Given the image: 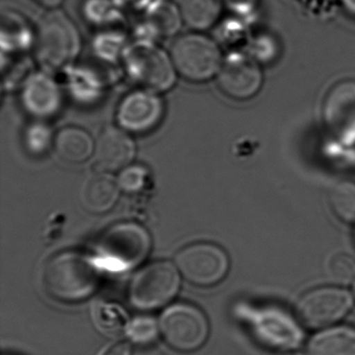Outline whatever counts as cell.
<instances>
[{
	"instance_id": "1",
	"label": "cell",
	"mask_w": 355,
	"mask_h": 355,
	"mask_svg": "<svg viewBox=\"0 0 355 355\" xmlns=\"http://www.w3.org/2000/svg\"><path fill=\"white\" fill-rule=\"evenodd\" d=\"M99 273L92 259L78 251L57 253L45 263L43 286L47 294L63 303L87 300L96 292Z\"/></svg>"
},
{
	"instance_id": "2",
	"label": "cell",
	"mask_w": 355,
	"mask_h": 355,
	"mask_svg": "<svg viewBox=\"0 0 355 355\" xmlns=\"http://www.w3.org/2000/svg\"><path fill=\"white\" fill-rule=\"evenodd\" d=\"M150 249V234L136 222H120L111 226L96 246L101 263L115 271L136 268L145 261Z\"/></svg>"
},
{
	"instance_id": "3",
	"label": "cell",
	"mask_w": 355,
	"mask_h": 355,
	"mask_svg": "<svg viewBox=\"0 0 355 355\" xmlns=\"http://www.w3.org/2000/svg\"><path fill=\"white\" fill-rule=\"evenodd\" d=\"M80 49L76 24L61 11L46 14L37 33V59L47 69H60L71 63Z\"/></svg>"
},
{
	"instance_id": "4",
	"label": "cell",
	"mask_w": 355,
	"mask_h": 355,
	"mask_svg": "<svg viewBox=\"0 0 355 355\" xmlns=\"http://www.w3.org/2000/svg\"><path fill=\"white\" fill-rule=\"evenodd\" d=\"M180 286L178 267L169 261H155L132 277L128 299L139 311H155L173 300Z\"/></svg>"
},
{
	"instance_id": "5",
	"label": "cell",
	"mask_w": 355,
	"mask_h": 355,
	"mask_svg": "<svg viewBox=\"0 0 355 355\" xmlns=\"http://www.w3.org/2000/svg\"><path fill=\"white\" fill-rule=\"evenodd\" d=\"M159 326L165 342L178 352H194L209 338V325L205 313L190 303H175L168 307Z\"/></svg>"
},
{
	"instance_id": "6",
	"label": "cell",
	"mask_w": 355,
	"mask_h": 355,
	"mask_svg": "<svg viewBox=\"0 0 355 355\" xmlns=\"http://www.w3.org/2000/svg\"><path fill=\"white\" fill-rule=\"evenodd\" d=\"M176 72L191 82L211 80L219 73L222 57L211 39L199 34H187L176 39L171 49Z\"/></svg>"
},
{
	"instance_id": "7",
	"label": "cell",
	"mask_w": 355,
	"mask_h": 355,
	"mask_svg": "<svg viewBox=\"0 0 355 355\" xmlns=\"http://www.w3.org/2000/svg\"><path fill=\"white\" fill-rule=\"evenodd\" d=\"M125 67L134 82L155 93L169 90L175 83L176 69L171 57L151 43L132 45L126 51Z\"/></svg>"
},
{
	"instance_id": "8",
	"label": "cell",
	"mask_w": 355,
	"mask_h": 355,
	"mask_svg": "<svg viewBox=\"0 0 355 355\" xmlns=\"http://www.w3.org/2000/svg\"><path fill=\"white\" fill-rule=\"evenodd\" d=\"M175 266L191 284L211 286L223 280L230 269L227 253L213 243L199 242L178 251Z\"/></svg>"
},
{
	"instance_id": "9",
	"label": "cell",
	"mask_w": 355,
	"mask_h": 355,
	"mask_svg": "<svg viewBox=\"0 0 355 355\" xmlns=\"http://www.w3.org/2000/svg\"><path fill=\"white\" fill-rule=\"evenodd\" d=\"M322 120L330 136L344 145L355 143V80L332 85L323 99Z\"/></svg>"
},
{
	"instance_id": "10",
	"label": "cell",
	"mask_w": 355,
	"mask_h": 355,
	"mask_svg": "<svg viewBox=\"0 0 355 355\" xmlns=\"http://www.w3.org/2000/svg\"><path fill=\"white\" fill-rule=\"evenodd\" d=\"M351 306L352 297L347 291L325 286L302 296L297 304V313L306 327L321 329L342 320Z\"/></svg>"
},
{
	"instance_id": "11",
	"label": "cell",
	"mask_w": 355,
	"mask_h": 355,
	"mask_svg": "<svg viewBox=\"0 0 355 355\" xmlns=\"http://www.w3.org/2000/svg\"><path fill=\"white\" fill-rule=\"evenodd\" d=\"M261 67L244 55H234L222 63L218 73L220 90L234 101H245L259 94L263 87Z\"/></svg>"
},
{
	"instance_id": "12",
	"label": "cell",
	"mask_w": 355,
	"mask_h": 355,
	"mask_svg": "<svg viewBox=\"0 0 355 355\" xmlns=\"http://www.w3.org/2000/svg\"><path fill=\"white\" fill-rule=\"evenodd\" d=\"M164 116V103L153 91L137 90L124 97L117 111L120 128L132 134H145L157 128Z\"/></svg>"
},
{
	"instance_id": "13",
	"label": "cell",
	"mask_w": 355,
	"mask_h": 355,
	"mask_svg": "<svg viewBox=\"0 0 355 355\" xmlns=\"http://www.w3.org/2000/svg\"><path fill=\"white\" fill-rule=\"evenodd\" d=\"M136 145L128 132L114 126L105 128L95 143L94 157L103 172L119 171L130 165Z\"/></svg>"
},
{
	"instance_id": "14",
	"label": "cell",
	"mask_w": 355,
	"mask_h": 355,
	"mask_svg": "<svg viewBox=\"0 0 355 355\" xmlns=\"http://www.w3.org/2000/svg\"><path fill=\"white\" fill-rule=\"evenodd\" d=\"M22 103L31 115L41 119L53 117L62 105V93L59 86L46 74L31 76L22 91Z\"/></svg>"
},
{
	"instance_id": "15",
	"label": "cell",
	"mask_w": 355,
	"mask_h": 355,
	"mask_svg": "<svg viewBox=\"0 0 355 355\" xmlns=\"http://www.w3.org/2000/svg\"><path fill=\"white\" fill-rule=\"evenodd\" d=\"M119 184L107 172L93 174L85 180L80 191L83 205L94 214L111 211L120 195Z\"/></svg>"
},
{
	"instance_id": "16",
	"label": "cell",
	"mask_w": 355,
	"mask_h": 355,
	"mask_svg": "<svg viewBox=\"0 0 355 355\" xmlns=\"http://www.w3.org/2000/svg\"><path fill=\"white\" fill-rule=\"evenodd\" d=\"M55 153L67 163L80 164L94 155L95 143L87 130L76 126L62 128L53 140Z\"/></svg>"
},
{
	"instance_id": "17",
	"label": "cell",
	"mask_w": 355,
	"mask_h": 355,
	"mask_svg": "<svg viewBox=\"0 0 355 355\" xmlns=\"http://www.w3.org/2000/svg\"><path fill=\"white\" fill-rule=\"evenodd\" d=\"M309 355H355V328L336 326L315 334Z\"/></svg>"
},
{
	"instance_id": "18",
	"label": "cell",
	"mask_w": 355,
	"mask_h": 355,
	"mask_svg": "<svg viewBox=\"0 0 355 355\" xmlns=\"http://www.w3.org/2000/svg\"><path fill=\"white\" fill-rule=\"evenodd\" d=\"M180 8L187 26L195 30L211 28L222 11L220 0H180Z\"/></svg>"
},
{
	"instance_id": "19",
	"label": "cell",
	"mask_w": 355,
	"mask_h": 355,
	"mask_svg": "<svg viewBox=\"0 0 355 355\" xmlns=\"http://www.w3.org/2000/svg\"><path fill=\"white\" fill-rule=\"evenodd\" d=\"M334 216L347 224L355 223V184L340 182L332 187L328 196Z\"/></svg>"
},
{
	"instance_id": "20",
	"label": "cell",
	"mask_w": 355,
	"mask_h": 355,
	"mask_svg": "<svg viewBox=\"0 0 355 355\" xmlns=\"http://www.w3.org/2000/svg\"><path fill=\"white\" fill-rule=\"evenodd\" d=\"M328 277L338 284H348L355 279V259L347 252H334L326 259Z\"/></svg>"
},
{
	"instance_id": "21",
	"label": "cell",
	"mask_w": 355,
	"mask_h": 355,
	"mask_svg": "<svg viewBox=\"0 0 355 355\" xmlns=\"http://www.w3.org/2000/svg\"><path fill=\"white\" fill-rule=\"evenodd\" d=\"M148 180L146 168L139 165H130L124 168L118 176L120 190L126 193L140 192Z\"/></svg>"
},
{
	"instance_id": "22",
	"label": "cell",
	"mask_w": 355,
	"mask_h": 355,
	"mask_svg": "<svg viewBox=\"0 0 355 355\" xmlns=\"http://www.w3.org/2000/svg\"><path fill=\"white\" fill-rule=\"evenodd\" d=\"M159 326L151 318H138L128 328V334L137 343H151L157 336Z\"/></svg>"
},
{
	"instance_id": "23",
	"label": "cell",
	"mask_w": 355,
	"mask_h": 355,
	"mask_svg": "<svg viewBox=\"0 0 355 355\" xmlns=\"http://www.w3.org/2000/svg\"><path fill=\"white\" fill-rule=\"evenodd\" d=\"M99 326L105 329H120L126 324V318L122 311L114 305L103 304L96 311Z\"/></svg>"
},
{
	"instance_id": "24",
	"label": "cell",
	"mask_w": 355,
	"mask_h": 355,
	"mask_svg": "<svg viewBox=\"0 0 355 355\" xmlns=\"http://www.w3.org/2000/svg\"><path fill=\"white\" fill-rule=\"evenodd\" d=\"M51 132L43 124H35L28 128L26 134V144L32 153H44L51 143Z\"/></svg>"
},
{
	"instance_id": "25",
	"label": "cell",
	"mask_w": 355,
	"mask_h": 355,
	"mask_svg": "<svg viewBox=\"0 0 355 355\" xmlns=\"http://www.w3.org/2000/svg\"><path fill=\"white\" fill-rule=\"evenodd\" d=\"M132 345L128 342H119L112 345L103 352V355H132Z\"/></svg>"
},
{
	"instance_id": "26",
	"label": "cell",
	"mask_w": 355,
	"mask_h": 355,
	"mask_svg": "<svg viewBox=\"0 0 355 355\" xmlns=\"http://www.w3.org/2000/svg\"><path fill=\"white\" fill-rule=\"evenodd\" d=\"M36 1L40 5L44 6V7L53 8H53L59 7L63 0H36Z\"/></svg>"
},
{
	"instance_id": "27",
	"label": "cell",
	"mask_w": 355,
	"mask_h": 355,
	"mask_svg": "<svg viewBox=\"0 0 355 355\" xmlns=\"http://www.w3.org/2000/svg\"><path fill=\"white\" fill-rule=\"evenodd\" d=\"M345 7L350 11L351 13L355 14V0H343Z\"/></svg>"
},
{
	"instance_id": "28",
	"label": "cell",
	"mask_w": 355,
	"mask_h": 355,
	"mask_svg": "<svg viewBox=\"0 0 355 355\" xmlns=\"http://www.w3.org/2000/svg\"><path fill=\"white\" fill-rule=\"evenodd\" d=\"M354 294H355V286H354Z\"/></svg>"
},
{
	"instance_id": "29",
	"label": "cell",
	"mask_w": 355,
	"mask_h": 355,
	"mask_svg": "<svg viewBox=\"0 0 355 355\" xmlns=\"http://www.w3.org/2000/svg\"><path fill=\"white\" fill-rule=\"evenodd\" d=\"M296 355H299V354H296ZM301 355V354H300Z\"/></svg>"
}]
</instances>
